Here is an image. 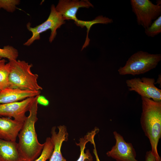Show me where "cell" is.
Wrapping results in <instances>:
<instances>
[{
    "mask_svg": "<svg viewBox=\"0 0 161 161\" xmlns=\"http://www.w3.org/2000/svg\"><path fill=\"white\" fill-rule=\"evenodd\" d=\"M37 96L31 105L29 115L25 120L18 135V151L24 161H34L37 159L41 155L44 145V143L41 144L38 142L35 128V124L38 120Z\"/></svg>",
    "mask_w": 161,
    "mask_h": 161,
    "instance_id": "obj_1",
    "label": "cell"
},
{
    "mask_svg": "<svg viewBox=\"0 0 161 161\" xmlns=\"http://www.w3.org/2000/svg\"><path fill=\"white\" fill-rule=\"evenodd\" d=\"M141 127L149 140L151 151L157 161H161L157 150L158 142L161 137V102L154 101L143 97H141Z\"/></svg>",
    "mask_w": 161,
    "mask_h": 161,
    "instance_id": "obj_2",
    "label": "cell"
},
{
    "mask_svg": "<svg viewBox=\"0 0 161 161\" xmlns=\"http://www.w3.org/2000/svg\"><path fill=\"white\" fill-rule=\"evenodd\" d=\"M9 62L10 66L9 87L32 91L42 89L38 83V75L31 72L32 64L17 60Z\"/></svg>",
    "mask_w": 161,
    "mask_h": 161,
    "instance_id": "obj_3",
    "label": "cell"
},
{
    "mask_svg": "<svg viewBox=\"0 0 161 161\" xmlns=\"http://www.w3.org/2000/svg\"><path fill=\"white\" fill-rule=\"evenodd\" d=\"M161 60V54L140 51L132 55L125 65L118 70L121 75H139L155 68Z\"/></svg>",
    "mask_w": 161,
    "mask_h": 161,
    "instance_id": "obj_4",
    "label": "cell"
},
{
    "mask_svg": "<svg viewBox=\"0 0 161 161\" xmlns=\"http://www.w3.org/2000/svg\"><path fill=\"white\" fill-rule=\"evenodd\" d=\"M65 21L61 14L56 10L55 5H52L50 14L45 21L34 27H30V23L27 24V28L32 32V35L24 44V45L30 46L35 40L40 39V35L41 33L49 30L51 31L49 41L52 42L56 37L57 29L65 23Z\"/></svg>",
    "mask_w": 161,
    "mask_h": 161,
    "instance_id": "obj_5",
    "label": "cell"
},
{
    "mask_svg": "<svg viewBox=\"0 0 161 161\" xmlns=\"http://www.w3.org/2000/svg\"><path fill=\"white\" fill-rule=\"evenodd\" d=\"M130 3L138 25L145 29L161 16V5L154 4L149 0H131Z\"/></svg>",
    "mask_w": 161,
    "mask_h": 161,
    "instance_id": "obj_6",
    "label": "cell"
},
{
    "mask_svg": "<svg viewBox=\"0 0 161 161\" xmlns=\"http://www.w3.org/2000/svg\"><path fill=\"white\" fill-rule=\"evenodd\" d=\"M155 82L154 78L143 77L127 80L126 83L129 91H135L141 97L160 102L161 90L155 86Z\"/></svg>",
    "mask_w": 161,
    "mask_h": 161,
    "instance_id": "obj_7",
    "label": "cell"
},
{
    "mask_svg": "<svg viewBox=\"0 0 161 161\" xmlns=\"http://www.w3.org/2000/svg\"><path fill=\"white\" fill-rule=\"evenodd\" d=\"M113 134L115 144L106 155L116 161H139L136 159V152L132 143L126 142L117 131H114Z\"/></svg>",
    "mask_w": 161,
    "mask_h": 161,
    "instance_id": "obj_8",
    "label": "cell"
},
{
    "mask_svg": "<svg viewBox=\"0 0 161 161\" xmlns=\"http://www.w3.org/2000/svg\"><path fill=\"white\" fill-rule=\"evenodd\" d=\"M35 97L19 101L0 104V117H13L15 120L24 122L27 117L26 113L29 111Z\"/></svg>",
    "mask_w": 161,
    "mask_h": 161,
    "instance_id": "obj_9",
    "label": "cell"
},
{
    "mask_svg": "<svg viewBox=\"0 0 161 161\" xmlns=\"http://www.w3.org/2000/svg\"><path fill=\"white\" fill-rule=\"evenodd\" d=\"M90 7H93V5L87 0H60L55 9L61 14L65 20H72L75 23L79 20L76 15L79 9Z\"/></svg>",
    "mask_w": 161,
    "mask_h": 161,
    "instance_id": "obj_10",
    "label": "cell"
},
{
    "mask_svg": "<svg viewBox=\"0 0 161 161\" xmlns=\"http://www.w3.org/2000/svg\"><path fill=\"white\" fill-rule=\"evenodd\" d=\"M24 123L10 118L0 117V139L16 141Z\"/></svg>",
    "mask_w": 161,
    "mask_h": 161,
    "instance_id": "obj_11",
    "label": "cell"
},
{
    "mask_svg": "<svg viewBox=\"0 0 161 161\" xmlns=\"http://www.w3.org/2000/svg\"><path fill=\"white\" fill-rule=\"evenodd\" d=\"M58 127V132L55 131V126L52 127L51 129V138L54 148L49 161H66L62 155L61 148L63 142L68 140V134L65 126H60Z\"/></svg>",
    "mask_w": 161,
    "mask_h": 161,
    "instance_id": "obj_12",
    "label": "cell"
},
{
    "mask_svg": "<svg viewBox=\"0 0 161 161\" xmlns=\"http://www.w3.org/2000/svg\"><path fill=\"white\" fill-rule=\"evenodd\" d=\"M40 93V91H32L7 88L0 91V104L21 101L28 97L36 96Z\"/></svg>",
    "mask_w": 161,
    "mask_h": 161,
    "instance_id": "obj_13",
    "label": "cell"
},
{
    "mask_svg": "<svg viewBox=\"0 0 161 161\" xmlns=\"http://www.w3.org/2000/svg\"><path fill=\"white\" fill-rule=\"evenodd\" d=\"M18 143L0 139V161H24L18 151Z\"/></svg>",
    "mask_w": 161,
    "mask_h": 161,
    "instance_id": "obj_14",
    "label": "cell"
},
{
    "mask_svg": "<svg viewBox=\"0 0 161 161\" xmlns=\"http://www.w3.org/2000/svg\"><path fill=\"white\" fill-rule=\"evenodd\" d=\"M99 131V129L95 128L91 132L88 133L83 138H80L79 143H76V144L80 146V153L79 158L76 161H92L93 157L89 150L84 152V149L86 143L90 142L93 144L95 142L94 138L95 135Z\"/></svg>",
    "mask_w": 161,
    "mask_h": 161,
    "instance_id": "obj_15",
    "label": "cell"
},
{
    "mask_svg": "<svg viewBox=\"0 0 161 161\" xmlns=\"http://www.w3.org/2000/svg\"><path fill=\"white\" fill-rule=\"evenodd\" d=\"M6 60L2 59L0 62V89L10 87L9 77L10 71L9 63L5 64Z\"/></svg>",
    "mask_w": 161,
    "mask_h": 161,
    "instance_id": "obj_16",
    "label": "cell"
},
{
    "mask_svg": "<svg viewBox=\"0 0 161 161\" xmlns=\"http://www.w3.org/2000/svg\"><path fill=\"white\" fill-rule=\"evenodd\" d=\"M44 145L40 156L34 161H46L49 159L54 148V145L50 137L46 138Z\"/></svg>",
    "mask_w": 161,
    "mask_h": 161,
    "instance_id": "obj_17",
    "label": "cell"
},
{
    "mask_svg": "<svg viewBox=\"0 0 161 161\" xmlns=\"http://www.w3.org/2000/svg\"><path fill=\"white\" fill-rule=\"evenodd\" d=\"M89 26L87 29V34L86 40L84 45L82 47V50L86 47L89 44L90 40L88 38V33L91 27L94 24L97 23L103 24H108L111 23L113 22V20L106 17H103V16H99L97 17L91 21H89Z\"/></svg>",
    "mask_w": 161,
    "mask_h": 161,
    "instance_id": "obj_18",
    "label": "cell"
},
{
    "mask_svg": "<svg viewBox=\"0 0 161 161\" xmlns=\"http://www.w3.org/2000/svg\"><path fill=\"white\" fill-rule=\"evenodd\" d=\"M145 33L148 37H154L161 32V16L158 17L151 25L145 29Z\"/></svg>",
    "mask_w": 161,
    "mask_h": 161,
    "instance_id": "obj_19",
    "label": "cell"
},
{
    "mask_svg": "<svg viewBox=\"0 0 161 161\" xmlns=\"http://www.w3.org/2000/svg\"><path fill=\"white\" fill-rule=\"evenodd\" d=\"M18 56V50L12 46L7 45L0 48V57L6 58L9 61L16 60Z\"/></svg>",
    "mask_w": 161,
    "mask_h": 161,
    "instance_id": "obj_20",
    "label": "cell"
},
{
    "mask_svg": "<svg viewBox=\"0 0 161 161\" xmlns=\"http://www.w3.org/2000/svg\"><path fill=\"white\" fill-rule=\"evenodd\" d=\"M19 2L20 1L17 0H0V9L3 8L8 12H13Z\"/></svg>",
    "mask_w": 161,
    "mask_h": 161,
    "instance_id": "obj_21",
    "label": "cell"
},
{
    "mask_svg": "<svg viewBox=\"0 0 161 161\" xmlns=\"http://www.w3.org/2000/svg\"><path fill=\"white\" fill-rule=\"evenodd\" d=\"M37 100L38 104L41 105L47 106L49 104V101L45 97L39 95L37 96Z\"/></svg>",
    "mask_w": 161,
    "mask_h": 161,
    "instance_id": "obj_22",
    "label": "cell"
},
{
    "mask_svg": "<svg viewBox=\"0 0 161 161\" xmlns=\"http://www.w3.org/2000/svg\"><path fill=\"white\" fill-rule=\"evenodd\" d=\"M145 161H157L156 158L151 150L147 151L145 156Z\"/></svg>",
    "mask_w": 161,
    "mask_h": 161,
    "instance_id": "obj_23",
    "label": "cell"
},
{
    "mask_svg": "<svg viewBox=\"0 0 161 161\" xmlns=\"http://www.w3.org/2000/svg\"><path fill=\"white\" fill-rule=\"evenodd\" d=\"M93 144V145L94 146V149H93V152L94 155L95 156L96 159V161H100L97 154L95 143H94Z\"/></svg>",
    "mask_w": 161,
    "mask_h": 161,
    "instance_id": "obj_24",
    "label": "cell"
},
{
    "mask_svg": "<svg viewBox=\"0 0 161 161\" xmlns=\"http://www.w3.org/2000/svg\"><path fill=\"white\" fill-rule=\"evenodd\" d=\"M160 75H160L159 76V77L158 79L157 80V82H156V83H155V84L157 83H158L159 84H160V83L161 84V83L160 82V81H161V75Z\"/></svg>",
    "mask_w": 161,
    "mask_h": 161,
    "instance_id": "obj_25",
    "label": "cell"
},
{
    "mask_svg": "<svg viewBox=\"0 0 161 161\" xmlns=\"http://www.w3.org/2000/svg\"><path fill=\"white\" fill-rule=\"evenodd\" d=\"M156 4L159 5H161V0H157L156 1Z\"/></svg>",
    "mask_w": 161,
    "mask_h": 161,
    "instance_id": "obj_26",
    "label": "cell"
},
{
    "mask_svg": "<svg viewBox=\"0 0 161 161\" xmlns=\"http://www.w3.org/2000/svg\"><path fill=\"white\" fill-rule=\"evenodd\" d=\"M2 58L0 57V62H1L2 60Z\"/></svg>",
    "mask_w": 161,
    "mask_h": 161,
    "instance_id": "obj_27",
    "label": "cell"
},
{
    "mask_svg": "<svg viewBox=\"0 0 161 161\" xmlns=\"http://www.w3.org/2000/svg\"><path fill=\"white\" fill-rule=\"evenodd\" d=\"M1 90L0 89V91H1Z\"/></svg>",
    "mask_w": 161,
    "mask_h": 161,
    "instance_id": "obj_28",
    "label": "cell"
}]
</instances>
